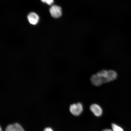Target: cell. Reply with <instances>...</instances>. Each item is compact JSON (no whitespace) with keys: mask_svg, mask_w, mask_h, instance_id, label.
<instances>
[{"mask_svg":"<svg viewBox=\"0 0 131 131\" xmlns=\"http://www.w3.org/2000/svg\"><path fill=\"white\" fill-rule=\"evenodd\" d=\"M27 19L29 22L33 25H36L39 22V17L36 13L31 12L27 16Z\"/></svg>","mask_w":131,"mask_h":131,"instance_id":"cell-5","label":"cell"},{"mask_svg":"<svg viewBox=\"0 0 131 131\" xmlns=\"http://www.w3.org/2000/svg\"><path fill=\"white\" fill-rule=\"evenodd\" d=\"M96 74L102 79L104 83L114 81L117 78V72L112 70H101L98 72Z\"/></svg>","mask_w":131,"mask_h":131,"instance_id":"cell-1","label":"cell"},{"mask_svg":"<svg viewBox=\"0 0 131 131\" xmlns=\"http://www.w3.org/2000/svg\"><path fill=\"white\" fill-rule=\"evenodd\" d=\"M113 131H124V129L119 126L115 124H111Z\"/></svg>","mask_w":131,"mask_h":131,"instance_id":"cell-7","label":"cell"},{"mask_svg":"<svg viewBox=\"0 0 131 131\" xmlns=\"http://www.w3.org/2000/svg\"><path fill=\"white\" fill-rule=\"evenodd\" d=\"M1 131H2V129L1 127Z\"/></svg>","mask_w":131,"mask_h":131,"instance_id":"cell-13","label":"cell"},{"mask_svg":"<svg viewBox=\"0 0 131 131\" xmlns=\"http://www.w3.org/2000/svg\"><path fill=\"white\" fill-rule=\"evenodd\" d=\"M42 2L46 3L49 5H51L54 2L53 0H41Z\"/></svg>","mask_w":131,"mask_h":131,"instance_id":"cell-10","label":"cell"},{"mask_svg":"<svg viewBox=\"0 0 131 131\" xmlns=\"http://www.w3.org/2000/svg\"><path fill=\"white\" fill-rule=\"evenodd\" d=\"M69 109L72 114L75 116H78L80 115L82 112L83 106L81 103H78L71 105Z\"/></svg>","mask_w":131,"mask_h":131,"instance_id":"cell-2","label":"cell"},{"mask_svg":"<svg viewBox=\"0 0 131 131\" xmlns=\"http://www.w3.org/2000/svg\"><path fill=\"white\" fill-rule=\"evenodd\" d=\"M50 12L52 17L55 18H57L60 17L62 15L61 8L56 5H54L50 8Z\"/></svg>","mask_w":131,"mask_h":131,"instance_id":"cell-3","label":"cell"},{"mask_svg":"<svg viewBox=\"0 0 131 131\" xmlns=\"http://www.w3.org/2000/svg\"><path fill=\"white\" fill-rule=\"evenodd\" d=\"M13 125L14 126V131H25L20 124L16 123L13 124Z\"/></svg>","mask_w":131,"mask_h":131,"instance_id":"cell-8","label":"cell"},{"mask_svg":"<svg viewBox=\"0 0 131 131\" xmlns=\"http://www.w3.org/2000/svg\"><path fill=\"white\" fill-rule=\"evenodd\" d=\"M102 131H113L112 130H111V129H104Z\"/></svg>","mask_w":131,"mask_h":131,"instance_id":"cell-12","label":"cell"},{"mask_svg":"<svg viewBox=\"0 0 131 131\" xmlns=\"http://www.w3.org/2000/svg\"><path fill=\"white\" fill-rule=\"evenodd\" d=\"M92 83L94 85L99 86L104 83L102 79L97 74H94L91 76V78Z\"/></svg>","mask_w":131,"mask_h":131,"instance_id":"cell-6","label":"cell"},{"mask_svg":"<svg viewBox=\"0 0 131 131\" xmlns=\"http://www.w3.org/2000/svg\"><path fill=\"white\" fill-rule=\"evenodd\" d=\"M90 110L96 117H100L102 115V109L99 105L96 104H92L90 106Z\"/></svg>","mask_w":131,"mask_h":131,"instance_id":"cell-4","label":"cell"},{"mask_svg":"<svg viewBox=\"0 0 131 131\" xmlns=\"http://www.w3.org/2000/svg\"><path fill=\"white\" fill-rule=\"evenodd\" d=\"M44 131H53L51 128L50 127L46 128L44 130Z\"/></svg>","mask_w":131,"mask_h":131,"instance_id":"cell-11","label":"cell"},{"mask_svg":"<svg viewBox=\"0 0 131 131\" xmlns=\"http://www.w3.org/2000/svg\"><path fill=\"white\" fill-rule=\"evenodd\" d=\"M5 131H14V129L13 124H10L6 127Z\"/></svg>","mask_w":131,"mask_h":131,"instance_id":"cell-9","label":"cell"}]
</instances>
